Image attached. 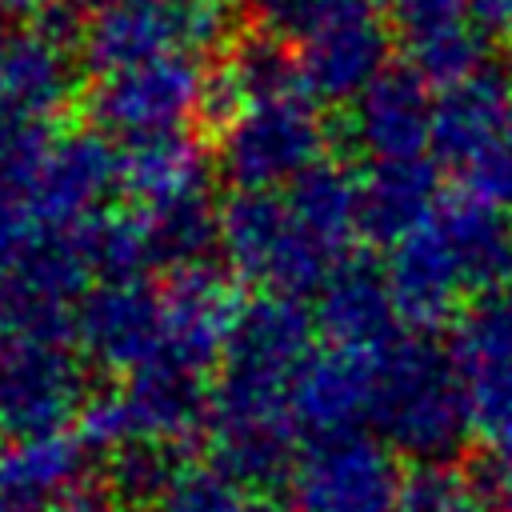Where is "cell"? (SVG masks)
Returning a JSON list of instances; mask_svg holds the SVG:
<instances>
[{
	"label": "cell",
	"mask_w": 512,
	"mask_h": 512,
	"mask_svg": "<svg viewBox=\"0 0 512 512\" xmlns=\"http://www.w3.org/2000/svg\"><path fill=\"white\" fill-rule=\"evenodd\" d=\"M212 4H220V0H212Z\"/></svg>",
	"instance_id": "cell-44"
},
{
	"label": "cell",
	"mask_w": 512,
	"mask_h": 512,
	"mask_svg": "<svg viewBox=\"0 0 512 512\" xmlns=\"http://www.w3.org/2000/svg\"><path fill=\"white\" fill-rule=\"evenodd\" d=\"M396 452L372 432L308 440L292 468L288 492L296 512H396Z\"/></svg>",
	"instance_id": "cell-7"
},
{
	"label": "cell",
	"mask_w": 512,
	"mask_h": 512,
	"mask_svg": "<svg viewBox=\"0 0 512 512\" xmlns=\"http://www.w3.org/2000/svg\"><path fill=\"white\" fill-rule=\"evenodd\" d=\"M76 92L72 48L48 32L20 28L0 36V108L48 124Z\"/></svg>",
	"instance_id": "cell-22"
},
{
	"label": "cell",
	"mask_w": 512,
	"mask_h": 512,
	"mask_svg": "<svg viewBox=\"0 0 512 512\" xmlns=\"http://www.w3.org/2000/svg\"><path fill=\"white\" fill-rule=\"evenodd\" d=\"M4 512H36V508H24V504H8Z\"/></svg>",
	"instance_id": "cell-41"
},
{
	"label": "cell",
	"mask_w": 512,
	"mask_h": 512,
	"mask_svg": "<svg viewBox=\"0 0 512 512\" xmlns=\"http://www.w3.org/2000/svg\"><path fill=\"white\" fill-rule=\"evenodd\" d=\"M44 512H132V508L120 504L104 484H80L68 496H60L56 504H48Z\"/></svg>",
	"instance_id": "cell-37"
},
{
	"label": "cell",
	"mask_w": 512,
	"mask_h": 512,
	"mask_svg": "<svg viewBox=\"0 0 512 512\" xmlns=\"http://www.w3.org/2000/svg\"><path fill=\"white\" fill-rule=\"evenodd\" d=\"M244 488L216 460H180L152 512H244Z\"/></svg>",
	"instance_id": "cell-32"
},
{
	"label": "cell",
	"mask_w": 512,
	"mask_h": 512,
	"mask_svg": "<svg viewBox=\"0 0 512 512\" xmlns=\"http://www.w3.org/2000/svg\"><path fill=\"white\" fill-rule=\"evenodd\" d=\"M184 456L156 440H128L104 456V488L132 512H152Z\"/></svg>",
	"instance_id": "cell-30"
},
{
	"label": "cell",
	"mask_w": 512,
	"mask_h": 512,
	"mask_svg": "<svg viewBox=\"0 0 512 512\" xmlns=\"http://www.w3.org/2000/svg\"><path fill=\"white\" fill-rule=\"evenodd\" d=\"M376 352L316 348L292 380V424L304 440H336L372 428Z\"/></svg>",
	"instance_id": "cell-11"
},
{
	"label": "cell",
	"mask_w": 512,
	"mask_h": 512,
	"mask_svg": "<svg viewBox=\"0 0 512 512\" xmlns=\"http://www.w3.org/2000/svg\"><path fill=\"white\" fill-rule=\"evenodd\" d=\"M472 188H480L484 196H492L508 216H512V100H508V116H504V136L496 144V152L468 176Z\"/></svg>",
	"instance_id": "cell-36"
},
{
	"label": "cell",
	"mask_w": 512,
	"mask_h": 512,
	"mask_svg": "<svg viewBox=\"0 0 512 512\" xmlns=\"http://www.w3.org/2000/svg\"><path fill=\"white\" fill-rule=\"evenodd\" d=\"M220 68L228 72V80L236 84L244 104L280 100V96H304L296 52L284 40L268 36L264 28H244L228 44V56H224Z\"/></svg>",
	"instance_id": "cell-28"
},
{
	"label": "cell",
	"mask_w": 512,
	"mask_h": 512,
	"mask_svg": "<svg viewBox=\"0 0 512 512\" xmlns=\"http://www.w3.org/2000/svg\"><path fill=\"white\" fill-rule=\"evenodd\" d=\"M512 100V76L492 64L476 76H464L436 92L432 104V156L436 164L460 168L472 176L500 144L504 116Z\"/></svg>",
	"instance_id": "cell-17"
},
{
	"label": "cell",
	"mask_w": 512,
	"mask_h": 512,
	"mask_svg": "<svg viewBox=\"0 0 512 512\" xmlns=\"http://www.w3.org/2000/svg\"><path fill=\"white\" fill-rule=\"evenodd\" d=\"M284 196L304 220V228L324 240L336 256H344L348 240L360 232V176L336 160H320L316 168L296 176Z\"/></svg>",
	"instance_id": "cell-27"
},
{
	"label": "cell",
	"mask_w": 512,
	"mask_h": 512,
	"mask_svg": "<svg viewBox=\"0 0 512 512\" xmlns=\"http://www.w3.org/2000/svg\"><path fill=\"white\" fill-rule=\"evenodd\" d=\"M460 472L480 512H512V460L508 456L480 448L476 456H468Z\"/></svg>",
	"instance_id": "cell-35"
},
{
	"label": "cell",
	"mask_w": 512,
	"mask_h": 512,
	"mask_svg": "<svg viewBox=\"0 0 512 512\" xmlns=\"http://www.w3.org/2000/svg\"><path fill=\"white\" fill-rule=\"evenodd\" d=\"M212 436V460L240 484V488H272L288 484L292 468L300 460V432L292 416H268V420H228L208 424Z\"/></svg>",
	"instance_id": "cell-25"
},
{
	"label": "cell",
	"mask_w": 512,
	"mask_h": 512,
	"mask_svg": "<svg viewBox=\"0 0 512 512\" xmlns=\"http://www.w3.org/2000/svg\"><path fill=\"white\" fill-rule=\"evenodd\" d=\"M396 512H480L472 500L464 472H452L448 464H416L400 480Z\"/></svg>",
	"instance_id": "cell-33"
},
{
	"label": "cell",
	"mask_w": 512,
	"mask_h": 512,
	"mask_svg": "<svg viewBox=\"0 0 512 512\" xmlns=\"http://www.w3.org/2000/svg\"><path fill=\"white\" fill-rule=\"evenodd\" d=\"M160 304H164V344L156 356H168L208 376L224 360L232 324L244 308L236 284L208 264L184 268L164 280Z\"/></svg>",
	"instance_id": "cell-12"
},
{
	"label": "cell",
	"mask_w": 512,
	"mask_h": 512,
	"mask_svg": "<svg viewBox=\"0 0 512 512\" xmlns=\"http://www.w3.org/2000/svg\"><path fill=\"white\" fill-rule=\"evenodd\" d=\"M312 316L336 348L384 352L392 340H400V312L388 288V272L368 256H344L328 272Z\"/></svg>",
	"instance_id": "cell-15"
},
{
	"label": "cell",
	"mask_w": 512,
	"mask_h": 512,
	"mask_svg": "<svg viewBox=\"0 0 512 512\" xmlns=\"http://www.w3.org/2000/svg\"><path fill=\"white\" fill-rule=\"evenodd\" d=\"M244 512H288V508H280L276 500H264V496H260V500H248Z\"/></svg>",
	"instance_id": "cell-39"
},
{
	"label": "cell",
	"mask_w": 512,
	"mask_h": 512,
	"mask_svg": "<svg viewBox=\"0 0 512 512\" xmlns=\"http://www.w3.org/2000/svg\"><path fill=\"white\" fill-rule=\"evenodd\" d=\"M208 72L196 56L176 52L160 56L112 76H100L84 96V116L100 136L140 140L160 132H184V124L200 120Z\"/></svg>",
	"instance_id": "cell-5"
},
{
	"label": "cell",
	"mask_w": 512,
	"mask_h": 512,
	"mask_svg": "<svg viewBox=\"0 0 512 512\" xmlns=\"http://www.w3.org/2000/svg\"><path fill=\"white\" fill-rule=\"evenodd\" d=\"M328 148V124L308 96H280L248 104L216 144V164L236 192L288 188L316 168Z\"/></svg>",
	"instance_id": "cell-3"
},
{
	"label": "cell",
	"mask_w": 512,
	"mask_h": 512,
	"mask_svg": "<svg viewBox=\"0 0 512 512\" xmlns=\"http://www.w3.org/2000/svg\"><path fill=\"white\" fill-rule=\"evenodd\" d=\"M440 172L432 160H372L360 172V236L396 248L440 208Z\"/></svg>",
	"instance_id": "cell-21"
},
{
	"label": "cell",
	"mask_w": 512,
	"mask_h": 512,
	"mask_svg": "<svg viewBox=\"0 0 512 512\" xmlns=\"http://www.w3.org/2000/svg\"><path fill=\"white\" fill-rule=\"evenodd\" d=\"M76 436L88 444V452H116L120 444L136 440L132 432V416H128V404H124V392L120 384L116 388H100V392H88L80 416H76Z\"/></svg>",
	"instance_id": "cell-34"
},
{
	"label": "cell",
	"mask_w": 512,
	"mask_h": 512,
	"mask_svg": "<svg viewBox=\"0 0 512 512\" xmlns=\"http://www.w3.org/2000/svg\"><path fill=\"white\" fill-rule=\"evenodd\" d=\"M368 4H396V0H368Z\"/></svg>",
	"instance_id": "cell-43"
},
{
	"label": "cell",
	"mask_w": 512,
	"mask_h": 512,
	"mask_svg": "<svg viewBox=\"0 0 512 512\" xmlns=\"http://www.w3.org/2000/svg\"><path fill=\"white\" fill-rule=\"evenodd\" d=\"M220 252L236 280L292 300L320 292L328 272L344 260L304 228L284 188L232 192L220 204Z\"/></svg>",
	"instance_id": "cell-2"
},
{
	"label": "cell",
	"mask_w": 512,
	"mask_h": 512,
	"mask_svg": "<svg viewBox=\"0 0 512 512\" xmlns=\"http://www.w3.org/2000/svg\"><path fill=\"white\" fill-rule=\"evenodd\" d=\"M448 356L468 396L472 432L488 452L512 460V292L472 300L448 332Z\"/></svg>",
	"instance_id": "cell-6"
},
{
	"label": "cell",
	"mask_w": 512,
	"mask_h": 512,
	"mask_svg": "<svg viewBox=\"0 0 512 512\" xmlns=\"http://www.w3.org/2000/svg\"><path fill=\"white\" fill-rule=\"evenodd\" d=\"M116 172L120 192L132 196L136 208L208 192V156L188 132H160L116 144Z\"/></svg>",
	"instance_id": "cell-23"
},
{
	"label": "cell",
	"mask_w": 512,
	"mask_h": 512,
	"mask_svg": "<svg viewBox=\"0 0 512 512\" xmlns=\"http://www.w3.org/2000/svg\"><path fill=\"white\" fill-rule=\"evenodd\" d=\"M384 272H388L396 312L404 324L416 328V336H428L440 324H456V316L468 308L464 272L432 220L392 248Z\"/></svg>",
	"instance_id": "cell-16"
},
{
	"label": "cell",
	"mask_w": 512,
	"mask_h": 512,
	"mask_svg": "<svg viewBox=\"0 0 512 512\" xmlns=\"http://www.w3.org/2000/svg\"><path fill=\"white\" fill-rule=\"evenodd\" d=\"M164 344L160 288L148 280H100L76 304V348L88 364L132 376Z\"/></svg>",
	"instance_id": "cell-9"
},
{
	"label": "cell",
	"mask_w": 512,
	"mask_h": 512,
	"mask_svg": "<svg viewBox=\"0 0 512 512\" xmlns=\"http://www.w3.org/2000/svg\"><path fill=\"white\" fill-rule=\"evenodd\" d=\"M136 212L144 220L152 268H168V276L184 268H200L208 252L220 248V208L208 200V192H192Z\"/></svg>",
	"instance_id": "cell-26"
},
{
	"label": "cell",
	"mask_w": 512,
	"mask_h": 512,
	"mask_svg": "<svg viewBox=\"0 0 512 512\" xmlns=\"http://www.w3.org/2000/svg\"><path fill=\"white\" fill-rule=\"evenodd\" d=\"M404 60L428 84H456L488 68L492 32L472 16V0H396Z\"/></svg>",
	"instance_id": "cell-13"
},
{
	"label": "cell",
	"mask_w": 512,
	"mask_h": 512,
	"mask_svg": "<svg viewBox=\"0 0 512 512\" xmlns=\"http://www.w3.org/2000/svg\"><path fill=\"white\" fill-rule=\"evenodd\" d=\"M388 48L392 40L372 8L320 32L316 40L296 48L304 96L316 104H356L364 88L392 68Z\"/></svg>",
	"instance_id": "cell-18"
},
{
	"label": "cell",
	"mask_w": 512,
	"mask_h": 512,
	"mask_svg": "<svg viewBox=\"0 0 512 512\" xmlns=\"http://www.w3.org/2000/svg\"><path fill=\"white\" fill-rule=\"evenodd\" d=\"M48 4H56V0H0V16L4 12H12V16H32L36 12L40 16Z\"/></svg>",
	"instance_id": "cell-38"
},
{
	"label": "cell",
	"mask_w": 512,
	"mask_h": 512,
	"mask_svg": "<svg viewBox=\"0 0 512 512\" xmlns=\"http://www.w3.org/2000/svg\"><path fill=\"white\" fill-rule=\"evenodd\" d=\"M76 8H96V12H104V8H116V4H128V0H72Z\"/></svg>",
	"instance_id": "cell-40"
},
{
	"label": "cell",
	"mask_w": 512,
	"mask_h": 512,
	"mask_svg": "<svg viewBox=\"0 0 512 512\" xmlns=\"http://www.w3.org/2000/svg\"><path fill=\"white\" fill-rule=\"evenodd\" d=\"M224 32L220 4L212 0H128L96 12L80 36V68L100 76L216 44Z\"/></svg>",
	"instance_id": "cell-4"
},
{
	"label": "cell",
	"mask_w": 512,
	"mask_h": 512,
	"mask_svg": "<svg viewBox=\"0 0 512 512\" xmlns=\"http://www.w3.org/2000/svg\"><path fill=\"white\" fill-rule=\"evenodd\" d=\"M368 8H372L368 0H252L256 28L284 40L288 48H300Z\"/></svg>",
	"instance_id": "cell-31"
},
{
	"label": "cell",
	"mask_w": 512,
	"mask_h": 512,
	"mask_svg": "<svg viewBox=\"0 0 512 512\" xmlns=\"http://www.w3.org/2000/svg\"><path fill=\"white\" fill-rule=\"evenodd\" d=\"M8 504H12V500H8V496H4V492H0V512H4V508H8Z\"/></svg>",
	"instance_id": "cell-42"
},
{
	"label": "cell",
	"mask_w": 512,
	"mask_h": 512,
	"mask_svg": "<svg viewBox=\"0 0 512 512\" xmlns=\"http://www.w3.org/2000/svg\"><path fill=\"white\" fill-rule=\"evenodd\" d=\"M440 236L448 240L468 292L500 296L512 288V216L484 196L480 188L464 184L440 196V208L432 216Z\"/></svg>",
	"instance_id": "cell-19"
},
{
	"label": "cell",
	"mask_w": 512,
	"mask_h": 512,
	"mask_svg": "<svg viewBox=\"0 0 512 512\" xmlns=\"http://www.w3.org/2000/svg\"><path fill=\"white\" fill-rule=\"evenodd\" d=\"M88 444L76 432H44L12 440L0 452V492L24 508H48L72 488L84 484L88 472Z\"/></svg>",
	"instance_id": "cell-24"
},
{
	"label": "cell",
	"mask_w": 512,
	"mask_h": 512,
	"mask_svg": "<svg viewBox=\"0 0 512 512\" xmlns=\"http://www.w3.org/2000/svg\"><path fill=\"white\" fill-rule=\"evenodd\" d=\"M120 392H124L136 440L180 448L192 436L208 432L212 384L204 372H192L168 356H152L144 368L124 376Z\"/></svg>",
	"instance_id": "cell-20"
},
{
	"label": "cell",
	"mask_w": 512,
	"mask_h": 512,
	"mask_svg": "<svg viewBox=\"0 0 512 512\" xmlns=\"http://www.w3.org/2000/svg\"><path fill=\"white\" fill-rule=\"evenodd\" d=\"M112 188H120L116 144L88 128L56 136L20 196L44 232H72L104 212V196Z\"/></svg>",
	"instance_id": "cell-10"
},
{
	"label": "cell",
	"mask_w": 512,
	"mask_h": 512,
	"mask_svg": "<svg viewBox=\"0 0 512 512\" xmlns=\"http://www.w3.org/2000/svg\"><path fill=\"white\" fill-rule=\"evenodd\" d=\"M92 276L100 280H144V272H152V252H148V236H144V220L140 212H96L92 220H84L80 228H72Z\"/></svg>",
	"instance_id": "cell-29"
},
{
	"label": "cell",
	"mask_w": 512,
	"mask_h": 512,
	"mask_svg": "<svg viewBox=\"0 0 512 512\" xmlns=\"http://www.w3.org/2000/svg\"><path fill=\"white\" fill-rule=\"evenodd\" d=\"M432 104L424 76L408 64L388 68L352 104L348 136L368 160H416L432 152Z\"/></svg>",
	"instance_id": "cell-14"
},
{
	"label": "cell",
	"mask_w": 512,
	"mask_h": 512,
	"mask_svg": "<svg viewBox=\"0 0 512 512\" xmlns=\"http://www.w3.org/2000/svg\"><path fill=\"white\" fill-rule=\"evenodd\" d=\"M84 400H88L84 364L72 352V344L4 336L0 344V432L16 440L64 432V424L80 416Z\"/></svg>",
	"instance_id": "cell-8"
},
{
	"label": "cell",
	"mask_w": 512,
	"mask_h": 512,
	"mask_svg": "<svg viewBox=\"0 0 512 512\" xmlns=\"http://www.w3.org/2000/svg\"><path fill=\"white\" fill-rule=\"evenodd\" d=\"M372 432L396 456L448 464L472 436V412L448 348L428 336H400L376 352Z\"/></svg>",
	"instance_id": "cell-1"
}]
</instances>
